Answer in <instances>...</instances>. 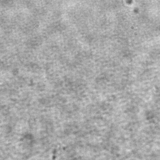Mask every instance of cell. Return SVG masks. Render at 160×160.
<instances>
[]
</instances>
